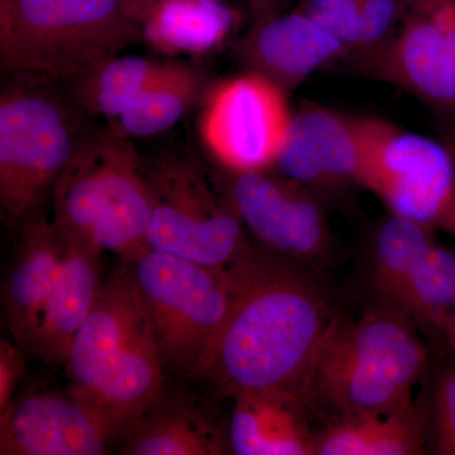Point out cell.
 I'll list each match as a JSON object with an SVG mask.
<instances>
[{"instance_id":"obj_6","label":"cell","mask_w":455,"mask_h":455,"mask_svg":"<svg viewBox=\"0 0 455 455\" xmlns=\"http://www.w3.org/2000/svg\"><path fill=\"white\" fill-rule=\"evenodd\" d=\"M84 136L76 114L52 90L20 83L2 92L0 206L9 227L20 232L44 214Z\"/></svg>"},{"instance_id":"obj_23","label":"cell","mask_w":455,"mask_h":455,"mask_svg":"<svg viewBox=\"0 0 455 455\" xmlns=\"http://www.w3.org/2000/svg\"><path fill=\"white\" fill-rule=\"evenodd\" d=\"M203 74L188 62H172L145 94L118 118L112 131L125 139L149 137L173 127L203 92Z\"/></svg>"},{"instance_id":"obj_12","label":"cell","mask_w":455,"mask_h":455,"mask_svg":"<svg viewBox=\"0 0 455 455\" xmlns=\"http://www.w3.org/2000/svg\"><path fill=\"white\" fill-rule=\"evenodd\" d=\"M286 95L251 71L212 90L200 116V137L228 172L274 169L292 116Z\"/></svg>"},{"instance_id":"obj_20","label":"cell","mask_w":455,"mask_h":455,"mask_svg":"<svg viewBox=\"0 0 455 455\" xmlns=\"http://www.w3.org/2000/svg\"><path fill=\"white\" fill-rule=\"evenodd\" d=\"M429 451L425 409L343 416L316 434L315 455H420Z\"/></svg>"},{"instance_id":"obj_11","label":"cell","mask_w":455,"mask_h":455,"mask_svg":"<svg viewBox=\"0 0 455 455\" xmlns=\"http://www.w3.org/2000/svg\"><path fill=\"white\" fill-rule=\"evenodd\" d=\"M228 194L260 247L310 269L324 267L334 239L316 191L274 172H228Z\"/></svg>"},{"instance_id":"obj_13","label":"cell","mask_w":455,"mask_h":455,"mask_svg":"<svg viewBox=\"0 0 455 455\" xmlns=\"http://www.w3.org/2000/svg\"><path fill=\"white\" fill-rule=\"evenodd\" d=\"M118 439L110 419L70 390L22 395L0 414L2 455H101Z\"/></svg>"},{"instance_id":"obj_2","label":"cell","mask_w":455,"mask_h":455,"mask_svg":"<svg viewBox=\"0 0 455 455\" xmlns=\"http://www.w3.org/2000/svg\"><path fill=\"white\" fill-rule=\"evenodd\" d=\"M66 370L70 391L123 427L136 423L163 394V357L130 263L101 284Z\"/></svg>"},{"instance_id":"obj_19","label":"cell","mask_w":455,"mask_h":455,"mask_svg":"<svg viewBox=\"0 0 455 455\" xmlns=\"http://www.w3.org/2000/svg\"><path fill=\"white\" fill-rule=\"evenodd\" d=\"M127 455H218L230 451L212 420L188 401L161 394L123 436Z\"/></svg>"},{"instance_id":"obj_25","label":"cell","mask_w":455,"mask_h":455,"mask_svg":"<svg viewBox=\"0 0 455 455\" xmlns=\"http://www.w3.org/2000/svg\"><path fill=\"white\" fill-rule=\"evenodd\" d=\"M434 242V230L418 221L392 214L383 221L371 248V287L379 305L390 307Z\"/></svg>"},{"instance_id":"obj_9","label":"cell","mask_w":455,"mask_h":455,"mask_svg":"<svg viewBox=\"0 0 455 455\" xmlns=\"http://www.w3.org/2000/svg\"><path fill=\"white\" fill-rule=\"evenodd\" d=\"M359 187L379 197L390 214L455 238V164L448 146L373 116H359Z\"/></svg>"},{"instance_id":"obj_17","label":"cell","mask_w":455,"mask_h":455,"mask_svg":"<svg viewBox=\"0 0 455 455\" xmlns=\"http://www.w3.org/2000/svg\"><path fill=\"white\" fill-rule=\"evenodd\" d=\"M68 236L64 262L46 305L31 353L52 366H66L71 343L100 292L101 251Z\"/></svg>"},{"instance_id":"obj_8","label":"cell","mask_w":455,"mask_h":455,"mask_svg":"<svg viewBox=\"0 0 455 455\" xmlns=\"http://www.w3.org/2000/svg\"><path fill=\"white\" fill-rule=\"evenodd\" d=\"M124 260L148 307L164 366L193 376L227 316L228 267H206L147 245Z\"/></svg>"},{"instance_id":"obj_21","label":"cell","mask_w":455,"mask_h":455,"mask_svg":"<svg viewBox=\"0 0 455 455\" xmlns=\"http://www.w3.org/2000/svg\"><path fill=\"white\" fill-rule=\"evenodd\" d=\"M232 16L217 0H140L142 42L164 55H197L220 46Z\"/></svg>"},{"instance_id":"obj_29","label":"cell","mask_w":455,"mask_h":455,"mask_svg":"<svg viewBox=\"0 0 455 455\" xmlns=\"http://www.w3.org/2000/svg\"><path fill=\"white\" fill-rule=\"evenodd\" d=\"M443 335L447 339L449 346L455 353V304L451 314H449L447 323H445L444 329H443Z\"/></svg>"},{"instance_id":"obj_18","label":"cell","mask_w":455,"mask_h":455,"mask_svg":"<svg viewBox=\"0 0 455 455\" xmlns=\"http://www.w3.org/2000/svg\"><path fill=\"white\" fill-rule=\"evenodd\" d=\"M228 427L230 453L236 455H315L302 398L293 392L260 390L233 398Z\"/></svg>"},{"instance_id":"obj_10","label":"cell","mask_w":455,"mask_h":455,"mask_svg":"<svg viewBox=\"0 0 455 455\" xmlns=\"http://www.w3.org/2000/svg\"><path fill=\"white\" fill-rule=\"evenodd\" d=\"M347 61L455 119V0H412L381 47Z\"/></svg>"},{"instance_id":"obj_24","label":"cell","mask_w":455,"mask_h":455,"mask_svg":"<svg viewBox=\"0 0 455 455\" xmlns=\"http://www.w3.org/2000/svg\"><path fill=\"white\" fill-rule=\"evenodd\" d=\"M454 304L455 251L434 242L388 307L443 333Z\"/></svg>"},{"instance_id":"obj_28","label":"cell","mask_w":455,"mask_h":455,"mask_svg":"<svg viewBox=\"0 0 455 455\" xmlns=\"http://www.w3.org/2000/svg\"><path fill=\"white\" fill-rule=\"evenodd\" d=\"M290 2L291 0H245V3L252 9L257 20L283 13Z\"/></svg>"},{"instance_id":"obj_3","label":"cell","mask_w":455,"mask_h":455,"mask_svg":"<svg viewBox=\"0 0 455 455\" xmlns=\"http://www.w3.org/2000/svg\"><path fill=\"white\" fill-rule=\"evenodd\" d=\"M415 323L379 307L329 331L300 397L331 420L390 412L412 405V392L427 366Z\"/></svg>"},{"instance_id":"obj_14","label":"cell","mask_w":455,"mask_h":455,"mask_svg":"<svg viewBox=\"0 0 455 455\" xmlns=\"http://www.w3.org/2000/svg\"><path fill=\"white\" fill-rule=\"evenodd\" d=\"M362 160L359 116L305 104L292 112L274 170L319 193L359 187Z\"/></svg>"},{"instance_id":"obj_5","label":"cell","mask_w":455,"mask_h":455,"mask_svg":"<svg viewBox=\"0 0 455 455\" xmlns=\"http://www.w3.org/2000/svg\"><path fill=\"white\" fill-rule=\"evenodd\" d=\"M51 200L53 221L71 238L124 259L146 247L147 164L112 130L84 136Z\"/></svg>"},{"instance_id":"obj_16","label":"cell","mask_w":455,"mask_h":455,"mask_svg":"<svg viewBox=\"0 0 455 455\" xmlns=\"http://www.w3.org/2000/svg\"><path fill=\"white\" fill-rule=\"evenodd\" d=\"M66 251L68 236L44 214L20 229L16 254L3 284L2 302L9 331L25 352H31Z\"/></svg>"},{"instance_id":"obj_1","label":"cell","mask_w":455,"mask_h":455,"mask_svg":"<svg viewBox=\"0 0 455 455\" xmlns=\"http://www.w3.org/2000/svg\"><path fill=\"white\" fill-rule=\"evenodd\" d=\"M229 307L194 379L224 396L283 390L300 396L317 352L340 319L310 268L251 247L228 266Z\"/></svg>"},{"instance_id":"obj_26","label":"cell","mask_w":455,"mask_h":455,"mask_svg":"<svg viewBox=\"0 0 455 455\" xmlns=\"http://www.w3.org/2000/svg\"><path fill=\"white\" fill-rule=\"evenodd\" d=\"M429 430V451L455 455V353L434 377L425 409Z\"/></svg>"},{"instance_id":"obj_27","label":"cell","mask_w":455,"mask_h":455,"mask_svg":"<svg viewBox=\"0 0 455 455\" xmlns=\"http://www.w3.org/2000/svg\"><path fill=\"white\" fill-rule=\"evenodd\" d=\"M25 350L8 339L0 340V414L16 398L18 383L25 372Z\"/></svg>"},{"instance_id":"obj_7","label":"cell","mask_w":455,"mask_h":455,"mask_svg":"<svg viewBox=\"0 0 455 455\" xmlns=\"http://www.w3.org/2000/svg\"><path fill=\"white\" fill-rule=\"evenodd\" d=\"M151 214L146 245L212 268L232 265L251 247L227 187L188 156L147 164Z\"/></svg>"},{"instance_id":"obj_15","label":"cell","mask_w":455,"mask_h":455,"mask_svg":"<svg viewBox=\"0 0 455 455\" xmlns=\"http://www.w3.org/2000/svg\"><path fill=\"white\" fill-rule=\"evenodd\" d=\"M238 53L248 71L262 75L287 92L348 56L333 33L298 7L257 20L239 42Z\"/></svg>"},{"instance_id":"obj_4","label":"cell","mask_w":455,"mask_h":455,"mask_svg":"<svg viewBox=\"0 0 455 455\" xmlns=\"http://www.w3.org/2000/svg\"><path fill=\"white\" fill-rule=\"evenodd\" d=\"M140 0H0L5 70L74 79L142 42Z\"/></svg>"},{"instance_id":"obj_22","label":"cell","mask_w":455,"mask_h":455,"mask_svg":"<svg viewBox=\"0 0 455 455\" xmlns=\"http://www.w3.org/2000/svg\"><path fill=\"white\" fill-rule=\"evenodd\" d=\"M175 60L114 56L74 77L76 103L89 114L114 119L136 103Z\"/></svg>"},{"instance_id":"obj_30","label":"cell","mask_w":455,"mask_h":455,"mask_svg":"<svg viewBox=\"0 0 455 455\" xmlns=\"http://www.w3.org/2000/svg\"><path fill=\"white\" fill-rule=\"evenodd\" d=\"M447 122L449 124V130L447 134V142H445V145H447L448 148L451 149L455 164V119H451V121Z\"/></svg>"}]
</instances>
